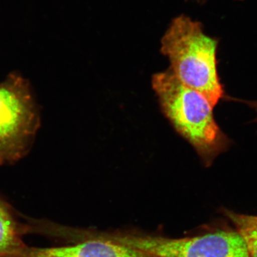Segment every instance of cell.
<instances>
[{"mask_svg":"<svg viewBox=\"0 0 257 257\" xmlns=\"http://www.w3.org/2000/svg\"><path fill=\"white\" fill-rule=\"evenodd\" d=\"M235 228L243 236L250 256L257 257V216L239 214L234 211H224Z\"/></svg>","mask_w":257,"mask_h":257,"instance_id":"obj_7","label":"cell"},{"mask_svg":"<svg viewBox=\"0 0 257 257\" xmlns=\"http://www.w3.org/2000/svg\"><path fill=\"white\" fill-rule=\"evenodd\" d=\"M38 222L24 224L18 213L0 197V257H19L28 246L23 236L37 232Z\"/></svg>","mask_w":257,"mask_h":257,"instance_id":"obj_6","label":"cell"},{"mask_svg":"<svg viewBox=\"0 0 257 257\" xmlns=\"http://www.w3.org/2000/svg\"><path fill=\"white\" fill-rule=\"evenodd\" d=\"M161 45V52L168 57L176 77L214 107L224 96L218 75L216 40L204 33L200 24L181 15L172 20Z\"/></svg>","mask_w":257,"mask_h":257,"instance_id":"obj_2","label":"cell"},{"mask_svg":"<svg viewBox=\"0 0 257 257\" xmlns=\"http://www.w3.org/2000/svg\"><path fill=\"white\" fill-rule=\"evenodd\" d=\"M152 86L165 117L194 147L204 165L211 166L229 145L214 119V106L202 94L179 81L170 68L153 74Z\"/></svg>","mask_w":257,"mask_h":257,"instance_id":"obj_1","label":"cell"},{"mask_svg":"<svg viewBox=\"0 0 257 257\" xmlns=\"http://www.w3.org/2000/svg\"><path fill=\"white\" fill-rule=\"evenodd\" d=\"M36 114L21 79L0 84V162L14 160L23 154L36 128Z\"/></svg>","mask_w":257,"mask_h":257,"instance_id":"obj_4","label":"cell"},{"mask_svg":"<svg viewBox=\"0 0 257 257\" xmlns=\"http://www.w3.org/2000/svg\"><path fill=\"white\" fill-rule=\"evenodd\" d=\"M96 235L154 257H251L243 236L236 229H218L182 238L138 233L96 232Z\"/></svg>","mask_w":257,"mask_h":257,"instance_id":"obj_3","label":"cell"},{"mask_svg":"<svg viewBox=\"0 0 257 257\" xmlns=\"http://www.w3.org/2000/svg\"><path fill=\"white\" fill-rule=\"evenodd\" d=\"M72 244L52 247L27 246L19 257H154L133 246L111 240L81 236L69 229L68 239Z\"/></svg>","mask_w":257,"mask_h":257,"instance_id":"obj_5","label":"cell"}]
</instances>
